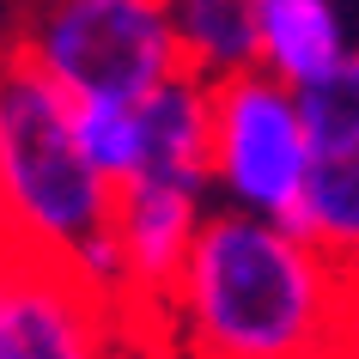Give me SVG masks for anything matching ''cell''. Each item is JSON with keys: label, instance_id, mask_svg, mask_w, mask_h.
Returning a JSON list of instances; mask_svg holds the SVG:
<instances>
[{"label": "cell", "instance_id": "6da1fadb", "mask_svg": "<svg viewBox=\"0 0 359 359\" xmlns=\"http://www.w3.org/2000/svg\"><path fill=\"white\" fill-rule=\"evenodd\" d=\"M353 280L304 231L213 201L152 329L177 359H347Z\"/></svg>", "mask_w": 359, "mask_h": 359}, {"label": "cell", "instance_id": "7a4b0ae2", "mask_svg": "<svg viewBox=\"0 0 359 359\" xmlns=\"http://www.w3.org/2000/svg\"><path fill=\"white\" fill-rule=\"evenodd\" d=\"M0 208L13 256L61 262L122 304L116 183L79 147L74 97L19 55H0Z\"/></svg>", "mask_w": 359, "mask_h": 359}, {"label": "cell", "instance_id": "3957f363", "mask_svg": "<svg viewBox=\"0 0 359 359\" xmlns=\"http://www.w3.org/2000/svg\"><path fill=\"white\" fill-rule=\"evenodd\" d=\"M13 55L55 79L74 104L147 97L183 74L165 0H31L13 25Z\"/></svg>", "mask_w": 359, "mask_h": 359}, {"label": "cell", "instance_id": "277c9868", "mask_svg": "<svg viewBox=\"0 0 359 359\" xmlns=\"http://www.w3.org/2000/svg\"><path fill=\"white\" fill-rule=\"evenodd\" d=\"M304 183H311V122L299 86L250 67L213 86V165L208 189L219 208L262 213L299 226Z\"/></svg>", "mask_w": 359, "mask_h": 359}, {"label": "cell", "instance_id": "5b68a950", "mask_svg": "<svg viewBox=\"0 0 359 359\" xmlns=\"http://www.w3.org/2000/svg\"><path fill=\"white\" fill-rule=\"evenodd\" d=\"M0 317L19 359H116L122 335H140L116 299L86 286L74 268L37 256L0 262Z\"/></svg>", "mask_w": 359, "mask_h": 359}, {"label": "cell", "instance_id": "8992f818", "mask_svg": "<svg viewBox=\"0 0 359 359\" xmlns=\"http://www.w3.org/2000/svg\"><path fill=\"white\" fill-rule=\"evenodd\" d=\"M213 208V189L201 183H158V177H134L116 189V256H122V311L134 329H152L165 311L170 286L189 262L201 219Z\"/></svg>", "mask_w": 359, "mask_h": 359}, {"label": "cell", "instance_id": "52a82bcc", "mask_svg": "<svg viewBox=\"0 0 359 359\" xmlns=\"http://www.w3.org/2000/svg\"><path fill=\"white\" fill-rule=\"evenodd\" d=\"M311 122V183H304L299 226L341 262H359V49L335 74L299 92Z\"/></svg>", "mask_w": 359, "mask_h": 359}, {"label": "cell", "instance_id": "ba28073f", "mask_svg": "<svg viewBox=\"0 0 359 359\" xmlns=\"http://www.w3.org/2000/svg\"><path fill=\"white\" fill-rule=\"evenodd\" d=\"M359 49L353 0H262V55L256 67L280 86H317Z\"/></svg>", "mask_w": 359, "mask_h": 359}, {"label": "cell", "instance_id": "9c48e42d", "mask_svg": "<svg viewBox=\"0 0 359 359\" xmlns=\"http://www.w3.org/2000/svg\"><path fill=\"white\" fill-rule=\"evenodd\" d=\"M208 165H213V86L183 67L140 97V177L208 189Z\"/></svg>", "mask_w": 359, "mask_h": 359}, {"label": "cell", "instance_id": "30bf717a", "mask_svg": "<svg viewBox=\"0 0 359 359\" xmlns=\"http://www.w3.org/2000/svg\"><path fill=\"white\" fill-rule=\"evenodd\" d=\"M183 67L208 86L250 74L262 55V0H165Z\"/></svg>", "mask_w": 359, "mask_h": 359}, {"label": "cell", "instance_id": "8fae6325", "mask_svg": "<svg viewBox=\"0 0 359 359\" xmlns=\"http://www.w3.org/2000/svg\"><path fill=\"white\" fill-rule=\"evenodd\" d=\"M79 147L116 189L140 177V97H86L74 104Z\"/></svg>", "mask_w": 359, "mask_h": 359}, {"label": "cell", "instance_id": "7c38bea8", "mask_svg": "<svg viewBox=\"0 0 359 359\" xmlns=\"http://www.w3.org/2000/svg\"><path fill=\"white\" fill-rule=\"evenodd\" d=\"M13 25H19V6L0 0V55H13Z\"/></svg>", "mask_w": 359, "mask_h": 359}, {"label": "cell", "instance_id": "4fadbf2b", "mask_svg": "<svg viewBox=\"0 0 359 359\" xmlns=\"http://www.w3.org/2000/svg\"><path fill=\"white\" fill-rule=\"evenodd\" d=\"M0 359H19V347H13V329H6V317H0Z\"/></svg>", "mask_w": 359, "mask_h": 359}, {"label": "cell", "instance_id": "5bb4252c", "mask_svg": "<svg viewBox=\"0 0 359 359\" xmlns=\"http://www.w3.org/2000/svg\"><path fill=\"white\" fill-rule=\"evenodd\" d=\"M13 256V231H6V208H0V262Z\"/></svg>", "mask_w": 359, "mask_h": 359}, {"label": "cell", "instance_id": "9a60e30c", "mask_svg": "<svg viewBox=\"0 0 359 359\" xmlns=\"http://www.w3.org/2000/svg\"><path fill=\"white\" fill-rule=\"evenodd\" d=\"M13 6H31V0H13Z\"/></svg>", "mask_w": 359, "mask_h": 359}, {"label": "cell", "instance_id": "2e32d148", "mask_svg": "<svg viewBox=\"0 0 359 359\" xmlns=\"http://www.w3.org/2000/svg\"><path fill=\"white\" fill-rule=\"evenodd\" d=\"M353 6H359V0H353Z\"/></svg>", "mask_w": 359, "mask_h": 359}, {"label": "cell", "instance_id": "e0dca14e", "mask_svg": "<svg viewBox=\"0 0 359 359\" xmlns=\"http://www.w3.org/2000/svg\"><path fill=\"white\" fill-rule=\"evenodd\" d=\"M353 268H359V262H353Z\"/></svg>", "mask_w": 359, "mask_h": 359}]
</instances>
